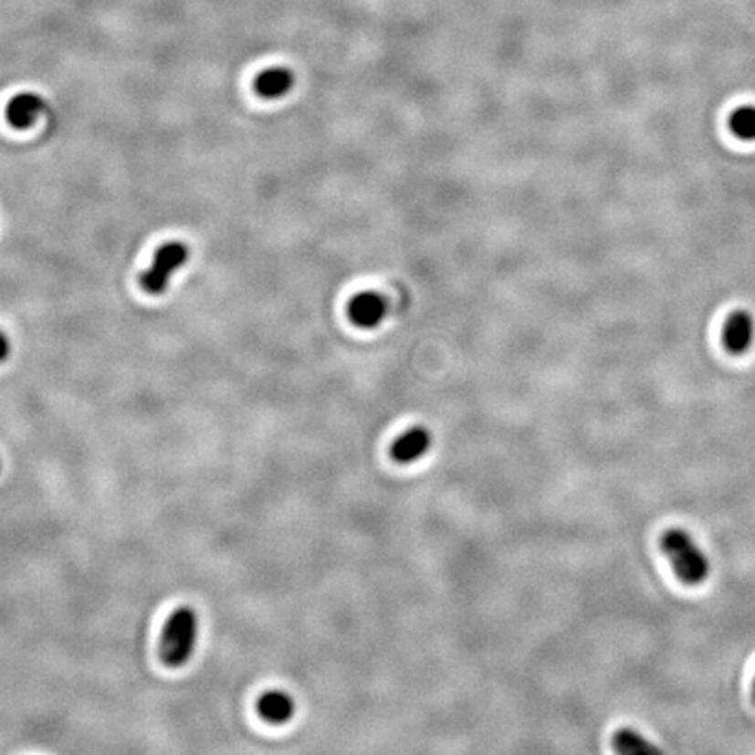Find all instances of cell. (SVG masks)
I'll list each match as a JSON object with an SVG mask.
<instances>
[{"label":"cell","instance_id":"8992f818","mask_svg":"<svg viewBox=\"0 0 755 755\" xmlns=\"http://www.w3.org/2000/svg\"><path fill=\"white\" fill-rule=\"evenodd\" d=\"M46 112V100L37 93H20L11 99L7 105V121L18 130L30 128L37 121V118Z\"/></svg>","mask_w":755,"mask_h":755},{"label":"cell","instance_id":"7a4b0ae2","mask_svg":"<svg viewBox=\"0 0 755 755\" xmlns=\"http://www.w3.org/2000/svg\"><path fill=\"white\" fill-rule=\"evenodd\" d=\"M198 638V613L191 607H179L168 617L162 634L160 655L166 666L179 668L194 653Z\"/></svg>","mask_w":755,"mask_h":755},{"label":"cell","instance_id":"6da1fadb","mask_svg":"<svg viewBox=\"0 0 755 755\" xmlns=\"http://www.w3.org/2000/svg\"><path fill=\"white\" fill-rule=\"evenodd\" d=\"M661 551L674 567L675 575L687 586H699L710 573L707 554L699 550L693 537L682 529H668L659 539Z\"/></svg>","mask_w":755,"mask_h":755},{"label":"cell","instance_id":"277c9868","mask_svg":"<svg viewBox=\"0 0 755 755\" xmlns=\"http://www.w3.org/2000/svg\"><path fill=\"white\" fill-rule=\"evenodd\" d=\"M388 307L385 298L378 292L366 290L359 292L348 303V317L357 327L372 329L382 324L387 315Z\"/></svg>","mask_w":755,"mask_h":755},{"label":"cell","instance_id":"30bf717a","mask_svg":"<svg viewBox=\"0 0 755 755\" xmlns=\"http://www.w3.org/2000/svg\"><path fill=\"white\" fill-rule=\"evenodd\" d=\"M613 750L617 754L624 755H649L661 754V750L653 745L649 739L638 735L633 729H619L613 735Z\"/></svg>","mask_w":755,"mask_h":755},{"label":"cell","instance_id":"5b68a950","mask_svg":"<svg viewBox=\"0 0 755 755\" xmlns=\"http://www.w3.org/2000/svg\"><path fill=\"white\" fill-rule=\"evenodd\" d=\"M432 435L425 427H413L406 430L401 437L393 441L390 446V456L397 464H413L414 460L422 458L430 448Z\"/></svg>","mask_w":755,"mask_h":755},{"label":"cell","instance_id":"9c48e42d","mask_svg":"<svg viewBox=\"0 0 755 755\" xmlns=\"http://www.w3.org/2000/svg\"><path fill=\"white\" fill-rule=\"evenodd\" d=\"M724 347L731 353H743L752 341V320L747 313L736 311L728 320L722 330Z\"/></svg>","mask_w":755,"mask_h":755},{"label":"cell","instance_id":"4fadbf2b","mask_svg":"<svg viewBox=\"0 0 755 755\" xmlns=\"http://www.w3.org/2000/svg\"><path fill=\"white\" fill-rule=\"evenodd\" d=\"M752 699H754V703H755V680H754V687H752Z\"/></svg>","mask_w":755,"mask_h":755},{"label":"cell","instance_id":"ba28073f","mask_svg":"<svg viewBox=\"0 0 755 755\" xmlns=\"http://www.w3.org/2000/svg\"><path fill=\"white\" fill-rule=\"evenodd\" d=\"M294 710V699L284 691H267L257 701V712L269 724H286Z\"/></svg>","mask_w":755,"mask_h":755},{"label":"cell","instance_id":"8fae6325","mask_svg":"<svg viewBox=\"0 0 755 755\" xmlns=\"http://www.w3.org/2000/svg\"><path fill=\"white\" fill-rule=\"evenodd\" d=\"M729 126L736 137L752 141L755 139V109L754 107H743L738 109L729 120Z\"/></svg>","mask_w":755,"mask_h":755},{"label":"cell","instance_id":"3957f363","mask_svg":"<svg viewBox=\"0 0 755 755\" xmlns=\"http://www.w3.org/2000/svg\"><path fill=\"white\" fill-rule=\"evenodd\" d=\"M189 259V246L184 242H170L158 248L151 267L141 277V286L145 292L160 296L166 290L170 278Z\"/></svg>","mask_w":755,"mask_h":755},{"label":"cell","instance_id":"7c38bea8","mask_svg":"<svg viewBox=\"0 0 755 755\" xmlns=\"http://www.w3.org/2000/svg\"><path fill=\"white\" fill-rule=\"evenodd\" d=\"M11 353V341L9 338L0 330V362H4Z\"/></svg>","mask_w":755,"mask_h":755},{"label":"cell","instance_id":"52a82bcc","mask_svg":"<svg viewBox=\"0 0 755 755\" xmlns=\"http://www.w3.org/2000/svg\"><path fill=\"white\" fill-rule=\"evenodd\" d=\"M294 86V74L287 67H271L263 70L254 82L259 97L266 100H277L286 97Z\"/></svg>","mask_w":755,"mask_h":755}]
</instances>
